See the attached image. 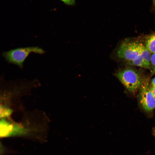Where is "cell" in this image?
I'll list each match as a JSON object with an SVG mask.
<instances>
[{
    "label": "cell",
    "instance_id": "cell-3",
    "mask_svg": "<svg viewBox=\"0 0 155 155\" xmlns=\"http://www.w3.org/2000/svg\"><path fill=\"white\" fill-rule=\"evenodd\" d=\"M139 90L140 106L146 112H152L155 108V98L150 90L147 79H144Z\"/></svg>",
    "mask_w": 155,
    "mask_h": 155
},
{
    "label": "cell",
    "instance_id": "cell-11",
    "mask_svg": "<svg viewBox=\"0 0 155 155\" xmlns=\"http://www.w3.org/2000/svg\"><path fill=\"white\" fill-rule=\"evenodd\" d=\"M152 86L155 87V77L153 78L151 81Z\"/></svg>",
    "mask_w": 155,
    "mask_h": 155
},
{
    "label": "cell",
    "instance_id": "cell-5",
    "mask_svg": "<svg viewBox=\"0 0 155 155\" xmlns=\"http://www.w3.org/2000/svg\"><path fill=\"white\" fill-rule=\"evenodd\" d=\"M136 47L139 54L146 64L150 67L152 53L143 44L135 42Z\"/></svg>",
    "mask_w": 155,
    "mask_h": 155
},
{
    "label": "cell",
    "instance_id": "cell-10",
    "mask_svg": "<svg viewBox=\"0 0 155 155\" xmlns=\"http://www.w3.org/2000/svg\"><path fill=\"white\" fill-rule=\"evenodd\" d=\"M150 90L154 97L155 98V87L152 86L150 87Z\"/></svg>",
    "mask_w": 155,
    "mask_h": 155
},
{
    "label": "cell",
    "instance_id": "cell-12",
    "mask_svg": "<svg viewBox=\"0 0 155 155\" xmlns=\"http://www.w3.org/2000/svg\"><path fill=\"white\" fill-rule=\"evenodd\" d=\"M152 133L154 135L155 137V127L152 130Z\"/></svg>",
    "mask_w": 155,
    "mask_h": 155
},
{
    "label": "cell",
    "instance_id": "cell-7",
    "mask_svg": "<svg viewBox=\"0 0 155 155\" xmlns=\"http://www.w3.org/2000/svg\"><path fill=\"white\" fill-rule=\"evenodd\" d=\"M150 67L151 75H153L155 74V53L152 54Z\"/></svg>",
    "mask_w": 155,
    "mask_h": 155
},
{
    "label": "cell",
    "instance_id": "cell-2",
    "mask_svg": "<svg viewBox=\"0 0 155 155\" xmlns=\"http://www.w3.org/2000/svg\"><path fill=\"white\" fill-rule=\"evenodd\" d=\"M32 52L43 55L45 51L38 46L20 47L3 52L2 55L9 63L16 65L22 68L25 60Z\"/></svg>",
    "mask_w": 155,
    "mask_h": 155
},
{
    "label": "cell",
    "instance_id": "cell-9",
    "mask_svg": "<svg viewBox=\"0 0 155 155\" xmlns=\"http://www.w3.org/2000/svg\"><path fill=\"white\" fill-rule=\"evenodd\" d=\"M150 10L152 12L155 13V0H152Z\"/></svg>",
    "mask_w": 155,
    "mask_h": 155
},
{
    "label": "cell",
    "instance_id": "cell-6",
    "mask_svg": "<svg viewBox=\"0 0 155 155\" xmlns=\"http://www.w3.org/2000/svg\"><path fill=\"white\" fill-rule=\"evenodd\" d=\"M144 45L152 54L155 53V33L147 37Z\"/></svg>",
    "mask_w": 155,
    "mask_h": 155
},
{
    "label": "cell",
    "instance_id": "cell-4",
    "mask_svg": "<svg viewBox=\"0 0 155 155\" xmlns=\"http://www.w3.org/2000/svg\"><path fill=\"white\" fill-rule=\"evenodd\" d=\"M116 54L120 59L128 65L140 55L136 47L135 42L126 40L122 42L117 48Z\"/></svg>",
    "mask_w": 155,
    "mask_h": 155
},
{
    "label": "cell",
    "instance_id": "cell-8",
    "mask_svg": "<svg viewBox=\"0 0 155 155\" xmlns=\"http://www.w3.org/2000/svg\"><path fill=\"white\" fill-rule=\"evenodd\" d=\"M64 3L68 5H73L75 3V0H60Z\"/></svg>",
    "mask_w": 155,
    "mask_h": 155
},
{
    "label": "cell",
    "instance_id": "cell-1",
    "mask_svg": "<svg viewBox=\"0 0 155 155\" xmlns=\"http://www.w3.org/2000/svg\"><path fill=\"white\" fill-rule=\"evenodd\" d=\"M115 76L131 93H134L139 90L144 79L139 71L130 66L119 70Z\"/></svg>",
    "mask_w": 155,
    "mask_h": 155
}]
</instances>
